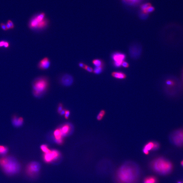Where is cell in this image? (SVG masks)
<instances>
[{
    "instance_id": "obj_1",
    "label": "cell",
    "mask_w": 183,
    "mask_h": 183,
    "mask_svg": "<svg viewBox=\"0 0 183 183\" xmlns=\"http://www.w3.org/2000/svg\"><path fill=\"white\" fill-rule=\"evenodd\" d=\"M141 171L137 164L133 161H127L117 170L114 180L116 183H137Z\"/></svg>"
},
{
    "instance_id": "obj_2",
    "label": "cell",
    "mask_w": 183,
    "mask_h": 183,
    "mask_svg": "<svg viewBox=\"0 0 183 183\" xmlns=\"http://www.w3.org/2000/svg\"><path fill=\"white\" fill-rule=\"evenodd\" d=\"M152 169L160 175L166 176L170 174L173 169L171 161L163 157H159L153 160L151 164Z\"/></svg>"
},
{
    "instance_id": "obj_3",
    "label": "cell",
    "mask_w": 183,
    "mask_h": 183,
    "mask_svg": "<svg viewBox=\"0 0 183 183\" xmlns=\"http://www.w3.org/2000/svg\"><path fill=\"white\" fill-rule=\"evenodd\" d=\"M0 166L4 172L9 175L17 173L21 169L19 162L11 156L3 157L0 158Z\"/></svg>"
},
{
    "instance_id": "obj_4",
    "label": "cell",
    "mask_w": 183,
    "mask_h": 183,
    "mask_svg": "<svg viewBox=\"0 0 183 183\" xmlns=\"http://www.w3.org/2000/svg\"><path fill=\"white\" fill-rule=\"evenodd\" d=\"M49 85V78L47 76H40L36 78L32 84L34 95L36 97L41 96L48 89Z\"/></svg>"
},
{
    "instance_id": "obj_5",
    "label": "cell",
    "mask_w": 183,
    "mask_h": 183,
    "mask_svg": "<svg viewBox=\"0 0 183 183\" xmlns=\"http://www.w3.org/2000/svg\"><path fill=\"white\" fill-rule=\"evenodd\" d=\"M49 23V20L46 17L45 14L41 13L35 16L31 19L29 27L32 30L42 31L47 28Z\"/></svg>"
},
{
    "instance_id": "obj_6",
    "label": "cell",
    "mask_w": 183,
    "mask_h": 183,
    "mask_svg": "<svg viewBox=\"0 0 183 183\" xmlns=\"http://www.w3.org/2000/svg\"><path fill=\"white\" fill-rule=\"evenodd\" d=\"M170 140L176 146L179 147L183 146V129L174 131L171 135Z\"/></svg>"
},
{
    "instance_id": "obj_7",
    "label": "cell",
    "mask_w": 183,
    "mask_h": 183,
    "mask_svg": "<svg viewBox=\"0 0 183 183\" xmlns=\"http://www.w3.org/2000/svg\"><path fill=\"white\" fill-rule=\"evenodd\" d=\"M40 169V165L37 162H32L27 166L26 173L30 177H34L39 172Z\"/></svg>"
},
{
    "instance_id": "obj_8",
    "label": "cell",
    "mask_w": 183,
    "mask_h": 183,
    "mask_svg": "<svg viewBox=\"0 0 183 183\" xmlns=\"http://www.w3.org/2000/svg\"><path fill=\"white\" fill-rule=\"evenodd\" d=\"M60 153L56 150H51L48 153H45L43 155L44 161L47 163H50L59 159Z\"/></svg>"
},
{
    "instance_id": "obj_9",
    "label": "cell",
    "mask_w": 183,
    "mask_h": 183,
    "mask_svg": "<svg viewBox=\"0 0 183 183\" xmlns=\"http://www.w3.org/2000/svg\"><path fill=\"white\" fill-rule=\"evenodd\" d=\"M112 58L114 66L117 68H119L122 66V62L125 60L126 55L122 53L116 52L113 54Z\"/></svg>"
},
{
    "instance_id": "obj_10",
    "label": "cell",
    "mask_w": 183,
    "mask_h": 183,
    "mask_svg": "<svg viewBox=\"0 0 183 183\" xmlns=\"http://www.w3.org/2000/svg\"><path fill=\"white\" fill-rule=\"evenodd\" d=\"M160 144L158 142L150 141L144 146L142 151L144 154L147 155L150 151H156L160 148Z\"/></svg>"
},
{
    "instance_id": "obj_11",
    "label": "cell",
    "mask_w": 183,
    "mask_h": 183,
    "mask_svg": "<svg viewBox=\"0 0 183 183\" xmlns=\"http://www.w3.org/2000/svg\"><path fill=\"white\" fill-rule=\"evenodd\" d=\"M60 80L62 85L65 86H69L74 82V78L72 76L68 74H63L60 76Z\"/></svg>"
},
{
    "instance_id": "obj_12",
    "label": "cell",
    "mask_w": 183,
    "mask_h": 183,
    "mask_svg": "<svg viewBox=\"0 0 183 183\" xmlns=\"http://www.w3.org/2000/svg\"><path fill=\"white\" fill-rule=\"evenodd\" d=\"M51 65V62L50 59L47 57H45L40 60L38 63L37 66L40 70L45 71L49 69Z\"/></svg>"
},
{
    "instance_id": "obj_13",
    "label": "cell",
    "mask_w": 183,
    "mask_h": 183,
    "mask_svg": "<svg viewBox=\"0 0 183 183\" xmlns=\"http://www.w3.org/2000/svg\"><path fill=\"white\" fill-rule=\"evenodd\" d=\"M56 142L58 144H61L63 142V136L60 129H57L55 130L54 133Z\"/></svg>"
},
{
    "instance_id": "obj_14",
    "label": "cell",
    "mask_w": 183,
    "mask_h": 183,
    "mask_svg": "<svg viewBox=\"0 0 183 183\" xmlns=\"http://www.w3.org/2000/svg\"><path fill=\"white\" fill-rule=\"evenodd\" d=\"M12 121V124L14 126L16 127L21 126L23 122V119L22 117H18L16 115L13 116Z\"/></svg>"
},
{
    "instance_id": "obj_15",
    "label": "cell",
    "mask_w": 183,
    "mask_h": 183,
    "mask_svg": "<svg viewBox=\"0 0 183 183\" xmlns=\"http://www.w3.org/2000/svg\"><path fill=\"white\" fill-rule=\"evenodd\" d=\"M111 75L116 79L120 80L125 79L127 77L126 74L122 72H113Z\"/></svg>"
},
{
    "instance_id": "obj_16",
    "label": "cell",
    "mask_w": 183,
    "mask_h": 183,
    "mask_svg": "<svg viewBox=\"0 0 183 183\" xmlns=\"http://www.w3.org/2000/svg\"><path fill=\"white\" fill-rule=\"evenodd\" d=\"M60 129L62 134L64 136L67 135L70 132L71 126L69 124H66L63 126Z\"/></svg>"
},
{
    "instance_id": "obj_17",
    "label": "cell",
    "mask_w": 183,
    "mask_h": 183,
    "mask_svg": "<svg viewBox=\"0 0 183 183\" xmlns=\"http://www.w3.org/2000/svg\"><path fill=\"white\" fill-rule=\"evenodd\" d=\"M143 183H158V180L155 176H149L144 178Z\"/></svg>"
},
{
    "instance_id": "obj_18",
    "label": "cell",
    "mask_w": 183,
    "mask_h": 183,
    "mask_svg": "<svg viewBox=\"0 0 183 183\" xmlns=\"http://www.w3.org/2000/svg\"><path fill=\"white\" fill-rule=\"evenodd\" d=\"M92 63L95 67H99L104 65V61L102 59L99 58L93 59L92 61Z\"/></svg>"
},
{
    "instance_id": "obj_19",
    "label": "cell",
    "mask_w": 183,
    "mask_h": 183,
    "mask_svg": "<svg viewBox=\"0 0 183 183\" xmlns=\"http://www.w3.org/2000/svg\"><path fill=\"white\" fill-rule=\"evenodd\" d=\"M104 65L99 67H95L93 69V73L96 75L100 74L104 71Z\"/></svg>"
},
{
    "instance_id": "obj_20",
    "label": "cell",
    "mask_w": 183,
    "mask_h": 183,
    "mask_svg": "<svg viewBox=\"0 0 183 183\" xmlns=\"http://www.w3.org/2000/svg\"><path fill=\"white\" fill-rule=\"evenodd\" d=\"M8 151V148L4 146L0 145V154L4 155L6 154Z\"/></svg>"
},
{
    "instance_id": "obj_21",
    "label": "cell",
    "mask_w": 183,
    "mask_h": 183,
    "mask_svg": "<svg viewBox=\"0 0 183 183\" xmlns=\"http://www.w3.org/2000/svg\"><path fill=\"white\" fill-rule=\"evenodd\" d=\"M40 149H41V151L43 152L44 154L48 153L51 151L47 145L46 144H43L41 145L40 147Z\"/></svg>"
},
{
    "instance_id": "obj_22",
    "label": "cell",
    "mask_w": 183,
    "mask_h": 183,
    "mask_svg": "<svg viewBox=\"0 0 183 183\" xmlns=\"http://www.w3.org/2000/svg\"><path fill=\"white\" fill-rule=\"evenodd\" d=\"M151 4H150V3H147V4H143V5H141V10H142V12H143V13H144L145 14L146 11L147 9L148 8L151 6Z\"/></svg>"
},
{
    "instance_id": "obj_23",
    "label": "cell",
    "mask_w": 183,
    "mask_h": 183,
    "mask_svg": "<svg viewBox=\"0 0 183 183\" xmlns=\"http://www.w3.org/2000/svg\"><path fill=\"white\" fill-rule=\"evenodd\" d=\"M105 114V111L104 110H102L100 112L99 114H98L97 117V119L98 121H101L104 117V116Z\"/></svg>"
},
{
    "instance_id": "obj_24",
    "label": "cell",
    "mask_w": 183,
    "mask_h": 183,
    "mask_svg": "<svg viewBox=\"0 0 183 183\" xmlns=\"http://www.w3.org/2000/svg\"><path fill=\"white\" fill-rule=\"evenodd\" d=\"M84 70H85L86 71L90 73H93V69L91 67H90L88 65H85Z\"/></svg>"
},
{
    "instance_id": "obj_25",
    "label": "cell",
    "mask_w": 183,
    "mask_h": 183,
    "mask_svg": "<svg viewBox=\"0 0 183 183\" xmlns=\"http://www.w3.org/2000/svg\"><path fill=\"white\" fill-rule=\"evenodd\" d=\"M155 8L154 7L152 6H150L149 8H148L147 10L146 11L145 13V14H147L148 13H151L152 12H153L154 11Z\"/></svg>"
},
{
    "instance_id": "obj_26",
    "label": "cell",
    "mask_w": 183,
    "mask_h": 183,
    "mask_svg": "<svg viewBox=\"0 0 183 183\" xmlns=\"http://www.w3.org/2000/svg\"><path fill=\"white\" fill-rule=\"evenodd\" d=\"M122 66L124 67V68H128L129 67L130 65L126 61L124 60L122 62Z\"/></svg>"
},
{
    "instance_id": "obj_27",
    "label": "cell",
    "mask_w": 183,
    "mask_h": 183,
    "mask_svg": "<svg viewBox=\"0 0 183 183\" xmlns=\"http://www.w3.org/2000/svg\"><path fill=\"white\" fill-rule=\"evenodd\" d=\"M125 2H128L131 4H136V3L139 2L140 0H124Z\"/></svg>"
},
{
    "instance_id": "obj_28",
    "label": "cell",
    "mask_w": 183,
    "mask_h": 183,
    "mask_svg": "<svg viewBox=\"0 0 183 183\" xmlns=\"http://www.w3.org/2000/svg\"><path fill=\"white\" fill-rule=\"evenodd\" d=\"M63 109L62 104H59V105H58V113L60 114V113L61 112V111Z\"/></svg>"
},
{
    "instance_id": "obj_29",
    "label": "cell",
    "mask_w": 183,
    "mask_h": 183,
    "mask_svg": "<svg viewBox=\"0 0 183 183\" xmlns=\"http://www.w3.org/2000/svg\"><path fill=\"white\" fill-rule=\"evenodd\" d=\"M86 64H85V63H84V62H79V63H78V66H79V67L80 68H82V69H84V68H85V65H86Z\"/></svg>"
},
{
    "instance_id": "obj_30",
    "label": "cell",
    "mask_w": 183,
    "mask_h": 183,
    "mask_svg": "<svg viewBox=\"0 0 183 183\" xmlns=\"http://www.w3.org/2000/svg\"><path fill=\"white\" fill-rule=\"evenodd\" d=\"M70 115V112L68 110H66L65 114V118L66 119H68Z\"/></svg>"
},
{
    "instance_id": "obj_31",
    "label": "cell",
    "mask_w": 183,
    "mask_h": 183,
    "mask_svg": "<svg viewBox=\"0 0 183 183\" xmlns=\"http://www.w3.org/2000/svg\"><path fill=\"white\" fill-rule=\"evenodd\" d=\"M7 23H8V24H9L10 26L11 27V29L14 28V24L12 21H11V20H9L8 21Z\"/></svg>"
},
{
    "instance_id": "obj_32",
    "label": "cell",
    "mask_w": 183,
    "mask_h": 183,
    "mask_svg": "<svg viewBox=\"0 0 183 183\" xmlns=\"http://www.w3.org/2000/svg\"><path fill=\"white\" fill-rule=\"evenodd\" d=\"M1 28L4 31H7V29L6 25L4 24V23H1Z\"/></svg>"
},
{
    "instance_id": "obj_33",
    "label": "cell",
    "mask_w": 183,
    "mask_h": 183,
    "mask_svg": "<svg viewBox=\"0 0 183 183\" xmlns=\"http://www.w3.org/2000/svg\"><path fill=\"white\" fill-rule=\"evenodd\" d=\"M9 46V43L7 41H5L4 47L5 48H8Z\"/></svg>"
},
{
    "instance_id": "obj_34",
    "label": "cell",
    "mask_w": 183,
    "mask_h": 183,
    "mask_svg": "<svg viewBox=\"0 0 183 183\" xmlns=\"http://www.w3.org/2000/svg\"><path fill=\"white\" fill-rule=\"evenodd\" d=\"M5 41H0V48L3 46H4V43Z\"/></svg>"
},
{
    "instance_id": "obj_35",
    "label": "cell",
    "mask_w": 183,
    "mask_h": 183,
    "mask_svg": "<svg viewBox=\"0 0 183 183\" xmlns=\"http://www.w3.org/2000/svg\"><path fill=\"white\" fill-rule=\"evenodd\" d=\"M66 110L65 109H63L61 111V112L60 113V115H65V112H66Z\"/></svg>"
},
{
    "instance_id": "obj_36",
    "label": "cell",
    "mask_w": 183,
    "mask_h": 183,
    "mask_svg": "<svg viewBox=\"0 0 183 183\" xmlns=\"http://www.w3.org/2000/svg\"><path fill=\"white\" fill-rule=\"evenodd\" d=\"M6 26L7 29V30H9V29H11L10 26L9 24L8 23H7H7H6Z\"/></svg>"
},
{
    "instance_id": "obj_37",
    "label": "cell",
    "mask_w": 183,
    "mask_h": 183,
    "mask_svg": "<svg viewBox=\"0 0 183 183\" xmlns=\"http://www.w3.org/2000/svg\"><path fill=\"white\" fill-rule=\"evenodd\" d=\"M181 165L183 167V161H181Z\"/></svg>"
},
{
    "instance_id": "obj_38",
    "label": "cell",
    "mask_w": 183,
    "mask_h": 183,
    "mask_svg": "<svg viewBox=\"0 0 183 183\" xmlns=\"http://www.w3.org/2000/svg\"><path fill=\"white\" fill-rule=\"evenodd\" d=\"M177 183H182V182L179 181H177Z\"/></svg>"
},
{
    "instance_id": "obj_39",
    "label": "cell",
    "mask_w": 183,
    "mask_h": 183,
    "mask_svg": "<svg viewBox=\"0 0 183 183\" xmlns=\"http://www.w3.org/2000/svg\"><path fill=\"white\" fill-rule=\"evenodd\" d=\"M182 161H183V160H182Z\"/></svg>"
}]
</instances>
